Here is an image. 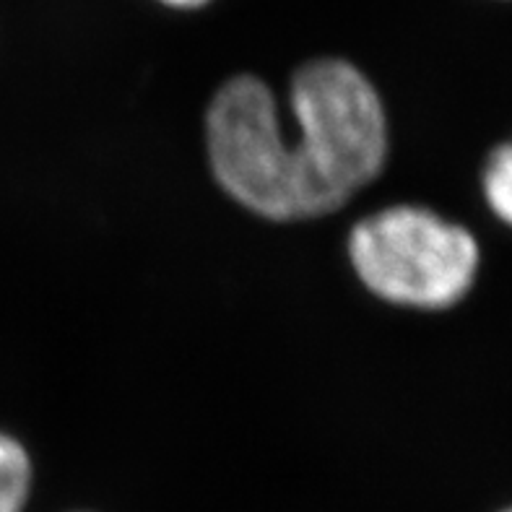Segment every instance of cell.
<instances>
[{
	"mask_svg": "<svg viewBox=\"0 0 512 512\" xmlns=\"http://www.w3.org/2000/svg\"><path fill=\"white\" fill-rule=\"evenodd\" d=\"M294 136H286L276 97L260 78L237 76L208 107L211 169L240 206L273 221L338 211L370 185L388 159L383 99L357 65L341 58L294 73Z\"/></svg>",
	"mask_w": 512,
	"mask_h": 512,
	"instance_id": "cell-1",
	"label": "cell"
},
{
	"mask_svg": "<svg viewBox=\"0 0 512 512\" xmlns=\"http://www.w3.org/2000/svg\"><path fill=\"white\" fill-rule=\"evenodd\" d=\"M351 266L372 294L416 310L458 305L479 273V242L424 206H390L349 234Z\"/></svg>",
	"mask_w": 512,
	"mask_h": 512,
	"instance_id": "cell-2",
	"label": "cell"
},
{
	"mask_svg": "<svg viewBox=\"0 0 512 512\" xmlns=\"http://www.w3.org/2000/svg\"><path fill=\"white\" fill-rule=\"evenodd\" d=\"M32 489V458L16 437L0 432V512H24Z\"/></svg>",
	"mask_w": 512,
	"mask_h": 512,
	"instance_id": "cell-3",
	"label": "cell"
},
{
	"mask_svg": "<svg viewBox=\"0 0 512 512\" xmlns=\"http://www.w3.org/2000/svg\"><path fill=\"white\" fill-rule=\"evenodd\" d=\"M484 198L497 219L512 227V141L502 143L484 167Z\"/></svg>",
	"mask_w": 512,
	"mask_h": 512,
	"instance_id": "cell-4",
	"label": "cell"
},
{
	"mask_svg": "<svg viewBox=\"0 0 512 512\" xmlns=\"http://www.w3.org/2000/svg\"><path fill=\"white\" fill-rule=\"evenodd\" d=\"M159 3L169 8H180V11H193V8H203L208 3H214V0H159Z\"/></svg>",
	"mask_w": 512,
	"mask_h": 512,
	"instance_id": "cell-5",
	"label": "cell"
},
{
	"mask_svg": "<svg viewBox=\"0 0 512 512\" xmlns=\"http://www.w3.org/2000/svg\"><path fill=\"white\" fill-rule=\"evenodd\" d=\"M505 512H512V510H505Z\"/></svg>",
	"mask_w": 512,
	"mask_h": 512,
	"instance_id": "cell-6",
	"label": "cell"
}]
</instances>
